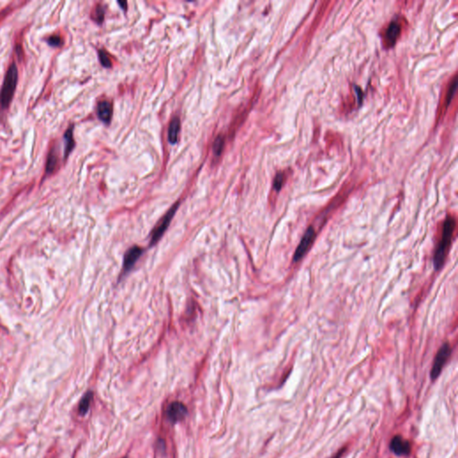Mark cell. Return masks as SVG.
I'll list each match as a JSON object with an SVG mask.
<instances>
[{"mask_svg":"<svg viewBox=\"0 0 458 458\" xmlns=\"http://www.w3.org/2000/svg\"><path fill=\"white\" fill-rule=\"evenodd\" d=\"M456 227H457V222L455 218L452 216L448 217L443 224L441 240L438 243L437 248L434 253L433 265H434L435 270H439L445 263V261L448 256V251L450 248V244L452 242Z\"/></svg>","mask_w":458,"mask_h":458,"instance_id":"1","label":"cell"},{"mask_svg":"<svg viewBox=\"0 0 458 458\" xmlns=\"http://www.w3.org/2000/svg\"><path fill=\"white\" fill-rule=\"evenodd\" d=\"M18 81V70L15 63L12 64L5 74L4 84L0 90V104L5 109L13 100Z\"/></svg>","mask_w":458,"mask_h":458,"instance_id":"2","label":"cell"},{"mask_svg":"<svg viewBox=\"0 0 458 458\" xmlns=\"http://www.w3.org/2000/svg\"><path fill=\"white\" fill-rule=\"evenodd\" d=\"M452 353V348L448 343H444L441 348H439L438 352L434 359V363L431 371V378L432 380H435L438 378V376L442 371L443 367L448 362V359Z\"/></svg>","mask_w":458,"mask_h":458,"instance_id":"3","label":"cell"},{"mask_svg":"<svg viewBox=\"0 0 458 458\" xmlns=\"http://www.w3.org/2000/svg\"><path fill=\"white\" fill-rule=\"evenodd\" d=\"M315 238H316V232L314 230L313 227L311 226L308 227L301 240L300 243L298 244V246L295 250L294 258H293L294 262H298L300 260L305 256L306 253L310 250L311 245L315 241Z\"/></svg>","mask_w":458,"mask_h":458,"instance_id":"4","label":"cell"},{"mask_svg":"<svg viewBox=\"0 0 458 458\" xmlns=\"http://www.w3.org/2000/svg\"><path fill=\"white\" fill-rule=\"evenodd\" d=\"M178 206H179V202L174 203V205L171 207V209L167 212V214L161 218L160 221L158 222L157 227L154 228V230H153V233H152L151 245L155 244V243L158 242V240L160 239V237L163 236L164 233L167 230V228L169 227L170 222L172 220L173 217H174L175 212L177 211Z\"/></svg>","mask_w":458,"mask_h":458,"instance_id":"5","label":"cell"},{"mask_svg":"<svg viewBox=\"0 0 458 458\" xmlns=\"http://www.w3.org/2000/svg\"><path fill=\"white\" fill-rule=\"evenodd\" d=\"M390 448L393 453L398 457L408 456L411 452V444L404 437L397 435L391 439Z\"/></svg>","mask_w":458,"mask_h":458,"instance_id":"6","label":"cell"},{"mask_svg":"<svg viewBox=\"0 0 458 458\" xmlns=\"http://www.w3.org/2000/svg\"><path fill=\"white\" fill-rule=\"evenodd\" d=\"M187 414V408L183 403L175 401L169 405L167 409V416L171 422L182 421Z\"/></svg>","mask_w":458,"mask_h":458,"instance_id":"7","label":"cell"},{"mask_svg":"<svg viewBox=\"0 0 458 458\" xmlns=\"http://www.w3.org/2000/svg\"><path fill=\"white\" fill-rule=\"evenodd\" d=\"M401 30L402 26L399 22L392 21L390 22L383 36L386 47H391L395 45L397 39L400 36Z\"/></svg>","mask_w":458,"mask_h":458,"instance_id":"8","label":"cell"},{"mask_svg":"<svg viewBox=\"0 0 458 458\" xmlns=\"http://www.w3.org/2000/svg\"><path fill=\"white\" fill-rule=\"evenodd\" d=\"M142 252L143 250L139 246H133L127 251L125 255V259H124V267H123L125 272H127L132 269L134 264L136 263L138 259L142 256Z\"/></svg>","mask_w":458,"mask_h":458,"instance_id":"9","label":"cell"},{"mask_svg":"<svg viewBox=\"0 0 458 458\" xmlns=\"http://www.w3.org/2000/svg\"><path fill=\"white\" fill-rule=\"evenodd\" d=\"M112 113H113V108H112L110 101L102 100L99 102L98 108H97V114L101 121L104 122L106 124H109L112 117Z\"/></svg>","mask_w":458,"mask_h":458,"instance_id":"10","label":"cell"},{"mask_svg":"<svg viewBox=\"0 0 458 458\" xmlns=\"http://www.w3.org/2000/svg\"><path fill=\"white\" fill-rule=\"evenodd\" d=\"M181 123L179 117H174L170 124H169V131H168V139L171 144H174L178 140Z\"/></svg>","mask_w":458,"mask_h":458,"instance_id":"11","label":"cell"},{"mask_svg":"<svg viewBox=\"0 0 458 458\" xmlns=\"http://www.w3.org/2000/svg\"><path fill=\"white\" fill-rule=\"evenodd\" d=\"M73 132H74V126L69 127L68 129L66 130V132L65 133V158H67L68 157L69 154L71 153V152L73 151V149L74 148V135H73Z\"/></svg>","mask_w":458,"mask_h":458,"instance_id":"12","label":"cell"},{"mask_svg":"<svg viewBox=\"0 0 458 458\" xmlns=\"http://www.w3.org/2000/svg\"><path fill=\"white\" fill-rule=\"evenodd\" d=\"M92 397H93V394L90 391V392H87L82 398L79 404V413L81 415H85L87 414V412L89 411Z\"/></svg>","mask_w":458,"mask_h":458,"instance_id":"13","label":"cell"},{"mask_svg":"<svg viewBox=\"0 0 458 458\" xmlns=\"http://www.w3.org/2000/svg\"><path fill=\"white\" fill-rule=\"evenodd\" d=\"M225 147V137L223 135H218L213 144V153L216 157H219Z\"/></svg>","mask_w":458,"mask_h":458,"instance_id":"14","label":"cell"},{"mask_svg":"<svg viewBox=\"0 0 458 458\" xmlns=\"http://www.w3.org/2000/svg\"><path fill=\"white\" fill-rule=\"evenodd\" d=\"M57 162H58V155L56 153V151L52 149L47 158V169H46L47 173H52L53 170L56 168Z\"/></svg>","mask_w":458,"mask_h":458,"instance_id":"15","label":"cell"},{"mask_svg":"<svg viewBox=\"0 0 458 458\" xmlns=\"http://www.w3.org/2000/svg\"><path fill=\"white\" fill-rule=\"evenodd\" d=\"M99 57H100V63L104 67L109 68L112 66L110 57L108 53L106 52L105 50H103V49L99 50Z\"/></svg>","mask_w":458,"mask_h":458,"instance_id":"16","label":"cell"},{"mask_svg":"<svg viewBox=\"0 0 458 458\" xmlns=\"http://www.w3.org/2000/svg\"><path fill=\"white\" fill-rule=\"evenodd\" d=\"M105 17V12L101 5H98L95 9L94 15H93V19L97 22L98 23H101Z\"/></svg>","mask_w":458,"mask_h":458,"instance_id":"17","label":"cell"},{"mask_svg":"<svg viewBox=\"0 0 458 458\" xmlns=\"http://www.w3.org/2000/svg\"><path fill=\"white\" fill-rule=\"evenodd\" d=\"M284 176L283 173H279V174L276 175L274 179V184H273V186H274V189L276 191L279 192L281 188H282V185L284 184Z\"/></svg>","mask_w":458,"mask_h":458,"instance_id":"18","label":"cell"},{"mask_svg":"<svg viewBox=\"0 0 458 458\" xmlns=\"http://www.w3.org/2000/svg\"><path fill=\"white\" fill-rule=\"evenodd\" d=\"M47 43H48V45H50L52 47H58L62 44V39L58 35H53L51 37L47 39Z\"/></svg>","mask_w":458,"mask_h":458,"instance_id":"19","label":"cell"},{"mask_svg":"<svg viewBox=\"0 0 458 458\" xmlns=\"http://www.w3.org/2000/svg\"><path fill=\"white\" fill-rule=\"evenodd\" d=\"M345 451H346V448H342V449H340V450H339V451H338V452H337V453L336 454V455H335V456H334V457H333L332 458H341V457L343 456V454L345 453Z\"/></svg>","mask_w":458,"mask_h":458,"instance_id":"20","label":"cell"},{"mask_svg":"<svg viewBox=\"0 0 458 458\" xmlns=\"http://www.w3.org/2000/svg\"><path fill=\"white\" fill-rule=\"evenodd\" d=\"M118 4L122 5V8H124V9H127V8L125 7V5L127 6V2H121V1H120V2H118Z\"/></svg>","mask_w":458,"mask_h":458,"instance_id":"21","label":"cell"}]
</instances>
